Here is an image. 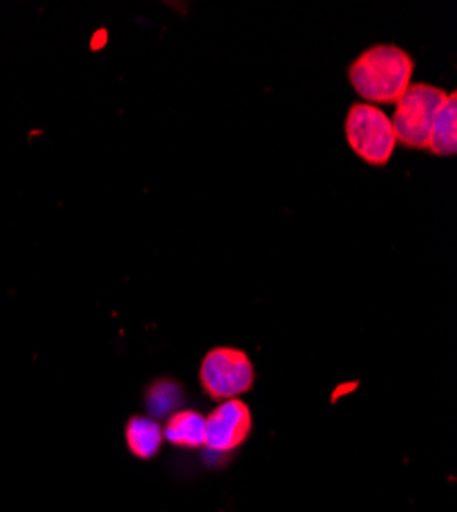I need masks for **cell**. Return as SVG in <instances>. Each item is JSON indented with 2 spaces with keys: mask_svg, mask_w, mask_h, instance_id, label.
I'll list each match as a JSON object with an SVG mask.
<instances>
[{
  "mask_svg": "<svg viewBox=\"0 0 457 512\" xmlns=\"http://www.w3.org/2000/svg\"><path fill=\"white\" fill-rule=\"evenodd\" d=\"M162 437L177 447L197 449L205 443V418L193 410L175 412L166 422Z\"/></svg>",
  "mask_w": 457,
  "mask_h": 512,
  "instance_id": "obj_7",
  "label": "cell"
},
{
  "mask_svg": "<svg viewBox=\"0 0 457 512\" xmlns=\"http://www.w3.org/2000/svg\"><path fill=\"white\" fill-rule=\"evenodd\" d=\"M199 381L210 398L232 400L253 388L255 369L244 351L218 347L203 357Z\"/></svg>",
  "mask_w": 457,
  "mask_h": 512,
  "instance_id": "obj_4",
  "label": "cell"
},
{
  "mask_svg": "<svg viewBox=\"0 0 457 512\" xmlns=\"http://www.w3.org/2000/svg\"><path fill=\"white\" fill-rule=\"evenodd\" d=\"M414 60L398 46L382 44L365 50L351 66L355 93L369 105H396L412 84Z\"/></svg>",
  "mask_w": 457,
  "mask_h": 512,
  "instance_id": "obj_1",
  "label": "cell"
},
{
  "mask_svg": "<svg viewBox=\"0 0 457 512\" xmlns=\"http://www.w3.org/2000/svg\"><path fill=\"white\" fill-rule=\"evenodd\" d=\"M445 99L447 93L435 87V84H410L396 103L394 117H390L396 142L406 148L427 150L435 117L443 107Z\"/></svg>",
  "mask_w": 457,
  "mask_h": 512,
  "instance_id": "obj_2",
  "label": "cell"
},
{
  "mask_svg": "<svg viewBox=\"0 0 457 512\" xmlns=\"http://www.w3.org/2000/svg\"><path fill=\"white\" fill-rule=\"evenodd\" d=\"M253 416L242 400H224L205 418V447L212 451H232L251 435Z\"/></svg>",
  "mask_w": 457,
  "mask_h": 512,
  "instance_id": "obj_5",
  "label": "cell"
},
{
  "mask_svg": "<svg viewBox=\"0 0 457 512\" xmlns=\"http://www.w3.org/2000/svg\"><path fill=\"white\" fill-rule=\"evenodd\" d=\"M162 429L156 420L146 416L130 418L126 426V441L130 451L140 459H150L158 453L162 445Z\"/></svg>",
  "mask_w": 457,
  "mask_h": 512,
  "instance_id": "obj_8",
  "label": "cell"
},
{
  "mask_svg": "<svg viewBox=\"0 0 457 512\" xmlns=\"http://www.w3.org/2000/svg\"><path fill=\"white\" fill-rule=\"evenodd\" d=\"M185 400L181 386L173 379H158L146 392V408L150 416L164 418L173 414Z\"/></svg>",
  "mask_w": 457,
  "mask_h": 512,
  "instance_id": "obj_9",
  "label": "cell"
},
{
  "mask_svg": "<svg viewBox=\"0 0 457 512\" xmlns=\"http://www.w3.org/2000/svg\"><path fill=\"white\" fill-rule=\"evenodd\" d=\"M345 138L351 150L371 166H386L398 144L392 119L380 107L363 101L347 113Z\"/></svg>",
  "mask_w": 457,
  "mask_h": 512,
  "instance_id": "obj_3",
  "label": "cell"
},
{
  "mask_svg": "<svg viewBox=\"0 0 457 512\" xmlns=\"http://www.w3.org/2000/svg\"><path fill=\"white\" fill-rule=\"evenodd\" d=\"M427 150L433 152L435 156H453L457 152V95L455 93H447V99L435 117Z\"/></svg>",
  "mask_w": 457,
  "mask_h": 512,
  "instance_id": "obj_6",
  "label": "cell"
}]
</instances>
